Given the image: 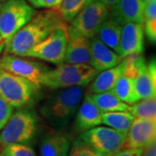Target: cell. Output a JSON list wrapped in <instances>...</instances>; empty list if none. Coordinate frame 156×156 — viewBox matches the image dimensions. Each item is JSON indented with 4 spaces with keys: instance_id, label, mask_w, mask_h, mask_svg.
<instances>
[{
    "instance_id": "obj_4",
    "label": "cell",
    "mask_w": 156,
    "mask_h": 156,
    "mask_svg": "<svg viewBox=\"0 0 156 156\" xmlns=\"http://www.w3.org/2000/svg\"><path fill=\"white\" fill-rule=\"evenodd\" d=\"M37 130V117L28 109H18L12 113L0 131V146L28 144Z\"/></svg>"
},
{
    "instance_id": "obj_30",
    "label": "cell",
    "mask_w": 156,
    "mask_h": 156,
    "mask_svg": "<svg viewBox=\"0 0 156 156\" xmlns=\"http://www.w3.org/2000/svg\"><path fill=\"white\" fill-rule=\"evenodd\" d=\"M14 108L0 97V131L13 113Z\"/></svg>"
},
{
    "instance_id": "obj_34",
    "label": "cell",
    "mask_w": 156,
    "mask_h": 156,
    "mask_svg": "<svg viewBox=\"0 0 156 156\" xmlns=\"http://www.w3.org/2000/svg\"><path fill=\"white\" fill-rule=\"evenodd\" d=\"M5 42L3 39V37L0 36V54L3 52V50H5Z\"/></svg>"
},
{
    "instance_id": "obj_10",
    "label": "cell",
    "mask_w": 156,
    "mask_h": 156,
    "mask_svg": "<svg viewBox=\"0 0 156 156\" xmlns=\"http://www.w3.org/2000/svg\"><path fill=\"white\" fill-rule=\"evenodd\" d=\"M0 69L24 78L41 87L43 76L49 69L44 64L26 59L25 56L6 54L0 58Z\"/></svg>"
},
{
    "instance_id": "obj_7",
    "label": "cell",
    "mask_w": 156,
    "mask_h": 156,
    "mask_svg": "<svg viewBox=\"0 0 156 156\" xmlns=\"http://www.w3.org/2000/svg\"><path fill=\"white\" fill-rule=\"evenodd\" d=\"M68 40V24L55 29L41 43L32 47L23 56L37 58L53 64L63 62Z\"/></svg>"
},
{
    "instance_id": "obj_17",
    "label": "cell",
    "mask_w": 156,
    "mask_h": 156,
    "mask_svg": "<svg viewBox=\"0 0 156 156\" xmlns=\"http://www.w3.org/2000/svg\"><path fill=\"white\" fill-rule=\"evenodd\" d=\"M101 115L102 112L100 108L87 95L78 107L76 113L75 125L82 131L100 126L101 124Z\"/></svg>"
},
{
    "instance_id": "obj_33",
    "label": "cell",
    "mask_w": 156,
    "mask_h": 156,
    "mask_svg": "<svg viewBox=\"0 0 156 156\" xmlns=\"http://www.w3.org/2000/svg\"><path fill=\"white\" fill-rule=\"evenodd\" d=\"M101 1L110 10V9H112L114 6L116 5L119 0H101Z\"/></svg>"
},
{
    "instance_id": "obj_3",
    "label": "cell",
    "mask_w": 156,
    "mask_h": 156,
    "mask_svg": "<svg viewBox=\"0 0 156 156\" xmlns=\"http://www.w3.org/2000/svg\"><path fill=\"white\" fill-rule=\"evenodd\" d=\"M97 73L89 64L62 62L44 74L41 86L51 89L85 87L92 82Z\"/></svg>"
},
{
    "instance_id": "obj_26",
    "label": "cell",
    "mask_w": 156,
    "mask_h": 156,
    "mask_svg": "<svg viewBox=\"0 0 156 156\" xmlns=\"http://www.w3.org/2000/svg\"><path fill=\"white\" fill-rule=\"evenodd\" d=\"M89 0H62L57 11L63 20L69 23L76 17L78 12L89 3Z\"/></svg>"
},
{
    "instance_id": "obj_14",
    "label": "cell",
    "mask_w": 156,
    "mask_h": 156,
    "mask_svg": "<svg viewBox=\"0 0 156 156\" xmlns=\"http://www.w3.org/2000/svg\"><path fill=\"white\" fill-rule=\"evenodd\" d=\"M90 59L89 38L68 25V40L63 62L90 64Z\"/></svg>"
},
{
    "instance_id": "obj_25",
    "label": "cell",
    "mask_w": 156,
    "mask_h": 156,
    "mask_svg": "<svg viewBox=\"0 0 156 156\" xmlns=\"http://www.w3.org/2000/svg\"><path fill=\"white\" fill-rule=\"evenodd\" d=\"M144 32L152 44L156 42V0L146 3L144 8Z\"/></svg>"
},
{
    "instance_id": "obj_16",
    "label": "cell",
    "mask_w": 156,
    "mask_h": 156,
    "mask_svg": "<svg viewBox=\"0 0 156 156\" xmlns=\"http://www.w3.org/2000/svg\"><path fill=\"white\" fill-rule=\"evenodd\" d=\"M145 3L142 0H119L110 9V17L122 25L125 23H141L144 21Z\"/></svg>"
},
{
    "instance_id": "obj_31",
    "label": "cell",
    "mask_w": 156,
    "mask_h": 156,
    "mask_svg": "<svg viewBox=\"0 0 156 156\" xmlns=\"http://www.w3.org/2000/svg\"><path fill=\"white\" fill-rule=\"evenodd\" d=\"M142 148H126L123 147L122 149L118 151L116 154L113 156H141Z\"/></svg>"
},
{
    "instance_id": "obj_18",
    "label": "cell",
    "mask_w": 156,
    "mask_h": 156,
    "mask_svg": "<svg viewBox=\"0 0 156 156\" xmlns=\"http://www.w3.org/2000/svg\"><path fill=\"white\" fill-rule=\"evenodd\" d=\"M125 69L126 60L123 58L122 62L116 66L97 73V75L91 82V85L89 87V95L99 94L112 90L117 80L123 75Z\"/></svg>"
},
{
    "instance_id": "obj_8",
    "label": "cell",
    "mask_w": 156,
    "mask_h": 156,
    "mask_svg": "<svg viewBox=\"0 0 156 156\" xmlns=\"http://www.w3.org/2000/svg\"><path fill=\"white\" fill-rule=\"evenodd\" d=\"M127 134L107 126H97L83 131L79 139L104 156H113L124 147Z\"/></svg>"
},
{
    "instance_id": "obj_35",
    "label": "cell",
    "mask_w": 156,
    "mask_h": 156,
    "mask_svg": "<svg viewBox=\"0 0 156 156\" xmlns=\"http://www.w3.org/2000/svg\"><path fill=\"white\" fill-rule=\"evenodd\" d=\"M142 1H143V2H144V3H147V2H149V1H151V0H142Z\"/></svg>"
},
{
    "instance_id": "obj_27",
    "label": "cell",
    "mask_w": 156,
    "mask_h": 156,
    "mask_svg": "<svg viewBox=\"0 0 156 156\" xmlns=\"http://www.w3.org/2000/svg\"><path fill=\"white\" fill-rule=\"evenodd\" d=\"M0 156H36L28 144H11L3 147Z\"/></svg>"
},
{
    "instance_id": "obj_20",
    "label": "cell",
    "mask_w": 156,
    "mask_h": 156,
    "mask_svg": "<svg viewBox=\"0 0 156 156\" xmlns=\"http://www.w3.org/2000/svg\"><path fill=\"white\" fill-rule=\"evenodd\" d=\"M122 27V25L109 15L101 23L95 37L118 54Z\"/></svg>"
},
{
    "instance_id": "obj_2",
    "label": "cell",
    "mask_w": 156,
    "mask_h": 156,
    "mask_svg": "<svg viewBox=\"0 0 156 156\" xmlns=\"http://www.w3.org/2000/svg\"><path fill=\"white\" fill-rule=\"evenodd\" d=\"M85 87L62 89L51 95L40 108L41 115L55 127H65L77 111Z\"/></svg>"
},
{
    "instance_id": "obj_15",
    "label": "cell",
    "mask_w": 156,
    "mask_h": 156,
    "mask_svg": "<svg viewBox=\"0 0 156 156\" xmlns=\"http://www.w3.org/2000/svg\"><path fill=\"white\" fill-rule=\"evenodd\" d=\"M90 42V66L101 72L109 68L116 66L122 58L115 51L108 47L95 37L89 38Z\"/></svg>"
},
{
    "instance_id": "obj_29",
    "label": "cell",
    "mask_w": 156,
    "mask_h": 156,
    "mask_svg": "<svg viewBox=\"0 0 156 156\" xmlns=\"http://www.w3.org/2000/svg\"><path fill=\"white\" fill-rule=\"evenodd\" d=\"M62 0H27L29 4L35 9H52L57 10Z\"/></svg>"
},
{
    "instance_id": "obj_11",
    "label": "cell",
    "mask_w": 156,
    "mask_h": 156,
    "mask_svg": "<svg viewBox=\"0 0 156 156\" xmlns=\"http://www.w3.org/2000/svg\"><path fill=\"white\" fill-rule=\"evenodd\" d=\"M134 83L139 101L155 98L156 64L154 59H152L147 63L141 54L136 56Z\"/></svg>"
},
{
    "instance_id": "obj_13",
    "label": "cell",
    "mask_w": 156,
    "mask_h": 156,
    "mask_svg": "<svg viewBox=\"0 0 156 156\" xmlns=\"http://www.w3.org/2000/svg\"><path fill=\"white\" fill-rule=\"evenodd\" d=\"M156 121L134 118L127 133L126 148H142L155 142Z\"/></svg>"
},
{
    "instance_id": "obj_6",
    "label": "cell",
    "mask_w": 156,
    "mask_h": 156,
    "mask_svg": "<svg viewBox=\"0 0 156 156\" xmlns=\"http://www.w3.org/2000/svg\"><path fill=\"white\" fill-rule=\"evenodd\" d=\"M40 87L0 69V97L12 108L27 105Z\"/></svg>"
},
{
    "instance_id": "obj_9",
    "label": "cell",
    "mask_w": 156,
    "mask_h": 156,
    "mask_svg": "<svg viewBox=\"0 0 156 156\" xmlns=\"http://www.w3.org/2000/svg\"><path fill=\"white\" fill-rule=\"evenodd\" d=\"M110 10L101 0H89L69 23L73 30L88 38L95 37L101 23L109 16Z\"/></svg>"
},
{
    "instance_id": "obj_28",
    "label": "cell",
    "mask_w": 156,
    "mask_h": 156,
    "mask_svg": "<svg viewBox=\"0 0 156 156\" xmlns=\"http://www.w3.org/2000/svg\"><path fill=\"white\" fill-rule=\"evenodd\" d=\"M68 156H104L78 138L73 143Z\"/></svg>"
},
{
    "instance_id": "obj_19",
    "label": "cell",
    "mask_w": 156,
    "mask_h": 156,
    "mask_svg": "<svg viewBox=\"0 0 156 156\" xmlns=\"http://www.w3.org/2000/svg\"><path fill=\"white\" fill-rule=\"evenodd\" d=\"M70 148V140L67 134L53 133L46 135L41 141L40 156H68Z\"/></svg>"
},
{
    "instance_id": "obj_1",
    "label": "cell",
    "mask_w": 156,
    "mask_h": 156,
    "mask_svg": "<svg viewBox=\"0 0 156 156\" xmlns=\"http://www.w3.org/2000/svg\"><path fill=\"white\" fill-rule=\"evenodd\" d=\"M68 24L57 10L37 11L5 45L6 54L23 56L35 45L44 40L55 29Z\"/></svg>"
},
{
    "instance_id": "obj_36",
    "label": "cell",
    "mask_w": 156,
    "mask_h": 156,
    "mask_svg": "<svg viewBox=\"0 0 156 156\" xmlns=\"http://www.w3.org/2000/svg\"><path fill=\"white\" fill-rule=\"evenodd\" d=\"M5 1H6V0H0V3H1V2H5Z\"/></svg>"
},
{
    "instance_id": "obj_21",
    "label": "cell",
    "mask_w": 156,
    "mask_h": 156,
    "mask_svg": "<svg viewBox=\"0 0 156 156\" xmlns=\"http://www.w3.org/2000/svg\"><path fill=\"white\" fill-rule=\"evenodd\" d=\"M111 91L122 101L128 105L139 101L134 89V76L126 73H123L122 76L117 80Z\"/></svg>"
},
{
    "instance_id": "obj_23",
    "label": "cell",
    "mask_w": 156,
    "mask_h": 156,
    "mask_svg": "<svg viewBox=\"0 0 156 156\" xmlns=\"http://www.w3.org/2000/svg\"><path fill=\"white\" fill-rule=\"evenodd\" d=\"M134 117L128 111L102 112L101 124L127 134Z\"/></svg>"
},
{
    "instance_id": "obj_32",
    "label": "cell",
    "mask_w": 156,
    "mask_h": 156,
    "mask_svg": "<svg viewBox=\"0 0 156 156\" xmlns=\"http://www.w3.org/2000/svg\"><path fill=\"white\" fill-rule=\"evenodd\" d=\"M141 156H156V144L154 142L142 150Z\"/></svg>"
},
{
    "instance_id": "obj_5",
    "label": "cell",
    "mask_w": 156,
    "mask_h": 156,
    "mask_svg": "<svg viewBox=\"0 0 156 156\" xmlns=\"http://www.w3.org/2000/svg\"><path fill=\"white\" fill-rule=\"evenodd\" d=\"M36 12L27 0H6L0 3V36L5 45Z\"/></svg>"
},
{
    "instance_id": "obj_22",
    "label": "cell",
    "mask_w": 156,
    "mask_h": 156,
    "mask_svg": "<svg viewBox=\"0 0 156 156\" xmlns=\"http://www.w3.org/2000/svg\"><path fill=\"white\" fill-rule=\"evenodd\" d=\"M101 112L128 111L129 105L120 100L111 90L88 95Z\"/></svg>"
},
{
    "instance_id": "obj_24",
    "label": "cell",
    "mask_w": 156,
    "mask_h": 156,
    "mask_svg": "<svg viewBox=\"0 0 156 156\" xmlns=\"http://www.w3.org/2000/svg\"><path fill=\"white\" fill-rule=\"evenodd\" d=\"M134 118L156 121L155 98L140 100L129 105L128 110Z\"/></svg>"
},
{
    "instance_id": "obj_12",
    "label": "cell",
    "mask_w": 156,
    "mask_h": 156,
    "mask_svg": "<svg viewBox=\"0 0 156 156\" xmlns=\"http://www.w3.org/2000/svg\"><path fill=\"white\" fill-rule=\"evenodd\" d=\"M145 32L141 23L128 22L122 24L118 54L122 58L142 54L144 51Z\"/></svg>"
}]
</instances>
